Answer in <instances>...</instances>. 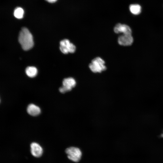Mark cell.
I'll return each mask as SVG.
<instances>
[{
  "instance_id": "1",
  "label": "cell",
  "mask_w": 163,
  "mask_h": 163,
  "mask_svg": "<svg viewBox=\"0 0 163 163\" xmlns=\"http://www.w3.org/2000/svg\"><path fill=\"white\" fill-rule=\"evenodd\" d=\"M19 42L23 49L25 50L31 49L34 45L32 35L28 30L23 27L20 31L19 37Z\"/></svg>"
},
{
  "instance_id": "2",
  "label": "cell",
  "mask_w": 163,
  "mask_h": 163,
  "mask_svg": "<svg viewBox=\"0 0 163 163\" xmlns=\"http://www.w3.org/2000/svg\"><path fill=\"white\" fill-rule=\"evenodd\" d=\"M89 67L94 73H100L106 69L104 61L100 57H96L93 59L89 65Z\"/></svg>"
},
{
  "instance_id": "3",
  "label": "cell",
  "mask_w": 163,
  "mask_h": 163,
  "mask_svg": "<svg viewBox=\"0 0 163 163\" xmlns=\"http://www.w3.org/2000/svg\"><path fill=\"white\" fill-rule=\"evenodd\" d=\"M68 158L75 162H79L81 159L82 152L80 149L75 147H70L65 150Z\"/></svg>"
},
{
  "instance_id": "4",
  "label": "cell",
  "mask_w": 163,
  "mask_h": 163,
  "mask_svg": "<svg viewBox=\"0 0 163 163\" xmlns=\"http://www.w3.org/2000/svg\"><path fill=\"white\" fill-rule=\"evenodd\" d=\"M60 49L61 52L64 54L74 53L76 50L75 46L69 40L65 39L61 40L60 42Z\"/></svg>"
},
{
  "instance_id": "5",
  "label": "cell",
  "mask_w": 163,
  "mask_h": 163,
  "mask_svg": "<svg viewBox=\"0 0 163 163\" xmlns=\"http://www.w3.org/2000/svg\"><path fill=\"white\" fill-rule=\"evenodd\" d=\"M62 86L59 88V91L62 93H65L72 90L76 85L75 80L72 77L64 79L62 82Z\"/></svg>"
},
{
  "instance_id": "6",
  "label": "cell",
  "mask_w": 163,
  "mask_h": 163,
  "mask_svg": "<svg viewBox=\"0 0 163 163\" xmlns=\"http://www.w3.org/2000/svg\"><path fill=\"white\" fill-rule=\"evenodd\" d=\"M114 32L117 34L122 33L124 34H131L132 30L128 25L120 23L117 24L114 28Z\"/></svg>"
},
{
  "instance_id": "7",
  "label": "cell",
  "mask_w": 163,
  "mask_h": 163,
  "mask_svg": "<svg viewBox=\"0 0 163 163\" xmlns=\"http://www.w3.org/2000/svg\"><path fill=\"white\" fill-rule=\"evenodd\" d=\"M118 41L120 45L128 46L132 44L133 38L131 34H123L119 37Z\"/></svg>"
},
{
  "instance_id": "8",
  "label": "cell",
  "mask_w": 163,
  "mask_h": 163,
  "mask_svg": "<svg viewBox=\"0 0 163 163\" xmlns=\"http://www.w3.org/2000/svg\"><path fill=\"white\" fill-rule=\"evenodd\" d=\"M30 151L31 154L36 157H40L43 153V149L41 146L38 143L33 142L30 145Z\"/></svg>"
},
{
  "instance_id": "9",
  "label": "cell",
  "mask_w": 163,
  "mask_h": 163,
  "mask_svg": "<svg viewBox=\"0 0 163 163\" xmlns=\"http://www.w3.org/2000/svg\"><path fill=\"white\" fill-rule=\"evenodd\" d=\"M27 111L28 113L33 116H36L39 115L40 113V109L37 106L30 104L27 107Z\"/></svg>"
},
{
  "instance_id": "10",
  "label": "cell",
  "mask_w": 163,
  "mask_h": 163,
  "mask_svg": "<svg viewBox=\"0 0 163 163\" xmlns=\"http://www.w3.org/2000/svg\"><path fill=\"white\" fill-rule=\"evenodd\" d=\"M129 9L130 12L134 15H138L141 11V6L138 4H133L129 6Z\"/></svg>"
},
{
  "instance_id": "11",
  "label": "cell",
  "mask_w": 163,
  "mask_h": 163,
  "mask_svg": "<svg viewBox=\"0 0 163 163\" xmlns=\"http://www.w3.org/2000/svg\"><path fill=\"white\" fill-rule=\"evenodd\" d=\"M25 72L27 75L30 77L35 76L37 72V68L34 66H29L26 69Z\"/></svg>"
},
{
  "instance_id": "12",
  "label": "cell",
  "mask_w": 163,
  "mask_h": 163,
  "mask_svg": "<svg viewBox=\"0 0 163 163\" xmlns=\"http://www.w3.org/2000/svg\"><path fill=\"white\" fill-rule=\"evenodd\" d=\"M24 11L21 8L18 7L16 8L14 11V16L18 19H21L23 18Z\"/></svg>"
},
{
  "instance_id": "13",
  "label": "cell",
  "mask_w": 163,
  "mask_h": 163,
  "mask_svg": "<svg viewBox=\"0 0 163 163\" xmlns=\"http://www.w3.org/2000/svg\"><path fill=\"white\" fill-rule=\"evenodd\" d=\"M45 0L49 3H53L55 2L57 0Z\"/></svg>"
}]
</instances>
